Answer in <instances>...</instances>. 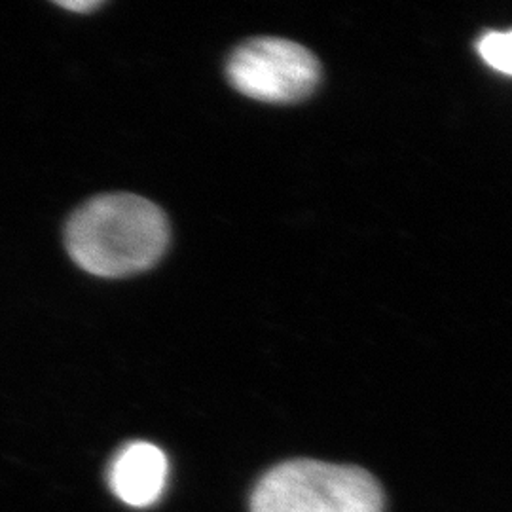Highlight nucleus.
Masks as SVG:
<instances>
[{
  "label": "nucleus",
  "instance_id": "obj_6",
  "mask_svg": "<svg viewBox=\"0 0 512 512\" xmlns=\"http://www.w3.org/2000/svg\"><path fill=\"white\" fill-rule=\"evenodd\" d=\"M61 8H67V10H73V12H92L97 10L103 2H97V0H69V2H57Z\"/></svg>",
  "mask_w": 512,
  "mask_h": 512
},
{
  "label": "nucleus",
  "instance_id": "obj_3",
  "mask_svg": "<svg viewBox=\"0 0 512 512\" xmlns=\"http://www.w3.org/2000/svg\"><path fill=\"white\" fill-rule=\"evenodd\" d=\"M226 74L239 93L264 103H294L319 84L321 67L304 46L285 38L247 40L230 55Z\"/></svg>",
  "mask_w": 512,
  "mask_h": 512
},
{
  "label": "nucleus",
  "instance_id": "obj_4",
  "mask_svg": "<svg viewBox=\"0 0 512 512\" xmlns=\"http://www.w3.org/2000/svg\"><path fill=\"white\" fill-rule=\"evenodd\" d=\"M169 465L164 452L145 440L126 444L110 463L112 494L129 507H150L164 494Z\"/></svg>",
  "mask_w": 512,
  "mask_h": 512
},
{
  "label": "nucleus",
  "instance_id": "obj_2",
  "mask_svg": "<svg viewBox=\"0 0 512 512\" xmlns=\"http://www.w3.org/2000/svg\"><path fill=\"white\" fill-rule=\"evenodd\" d=\"M384 490L365 469L293 459L256 482L251 512H384Z\"/></svg>",
  "mask_w": 512,
  "mask_h": 512
},
{
  "label": "nucleus",
  "instance_id": "obj_1",
  "mask_svg": "<svg viewBox=\"0 0 512 512\" xmlns=\"http://www.w3.org/2000/svg\"><path fill=\"white\" fill-rule=\"evenodd\" d=\"M65 245L88 274L128 277L150 270L169 245L164 211L135 194L95 196L73 213Z\"/></svg>",
  "mask_w": 512,
  "mask_h": 512
},
{
  "label": "nucleus",
  "instance_id": "obj_5",
  "mask_svg": "<svg viewBox=\"0 0 512 512\" xmlns=\"http://www.w3.org/2000/svg\"><path fill=\"white\" fill-rule=\"evenodd\" d=\"M478 54L495 71L512 76V31L488 33L480 38Z\"/></svg>",
  "mask_w": 512,
  "mask_h": 512
}]
</instances>
